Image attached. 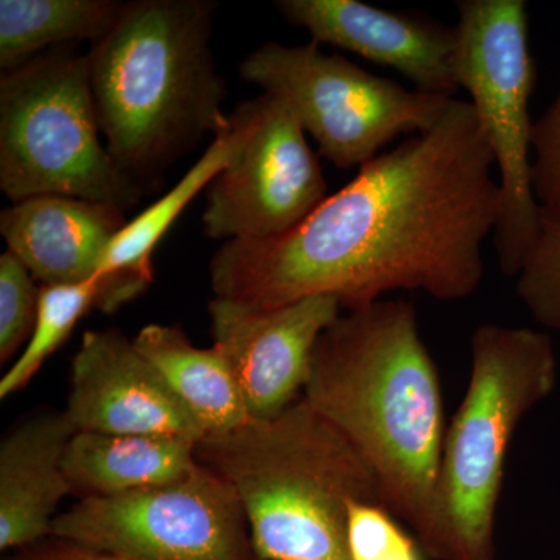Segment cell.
<instances>
[{"label":"cell","mask_w":560,"mask_h":560,"mask_svg":"<svg viewBox=\"0 0 560 560\" xmlns=\"http://www.w3.org/2000/svg\"><path fill=\"white\" fill-rule=\"evenodd\" d=\"M349 544L353 560H422L418 540L381 504H350Z\"/></svg>","instance_id":"603a6c76"},{"label":"cell","mask_w":560,"mask_h":560,"mask_svg":"<svg viewBox=\"0 0 560 560\" xmlns=\"http://www.w3.org/2000/svg\"><path fill=\"white\" fill-rule=\"evenodd\" d=\"M40 287L10 250L0 256V363L27 346L38 318Z\"/></svg>","instance_id":"7402d4cb"},{"label":"cell","mask_w":560,"mask_h":560,"mask_svg":"<svg viewBox=\"0 0 560 560\" xmlns=\"http://www.w3.org/2000/svg\"><path fill=\"white\" fill-rule=\"evenodd\" d=\"M198 442L172 434L77 431L66 451V478L79 500L168 485L197 469Z\"/></svg>","instance_id":"2e32d148"},{"label":"cell","mask_w":560,"mask_h":560,"mask_svg":"<svg viewBox=\"0 0 560 560\" xmlns=\"http://www.w3.org/2000/svg\"><path fill=\"white\" fill-rule=\"evenodd\" d=\"M103 279L79 285H40L38 318L27 346L0 381V399L24 389L51 353L65 345L77 323L101 301Z\"/></svg>","instance_id":"ffe728a7"},{"label":"cell","mask_w":560,"mask_h":560,"mask_svg":"<svg viewBox=\"0 0 560 560\" xmlns=\"http://www.w3.org/2000/svg\"><path fill=\"white\" fill-rule=\"evenodd\" d=\"M470 349L469 385L445 430L429 530L419 544L433 560H495L512 438L558 383L547 331L482 324Z\"/></svg>","instance_id":"5b68a950"},{"label":"cell","mask_w":560,"mask_h":560,"mask_svg":"<svg viewBox=\"0 0 560 560\" xmlns=\"http://www.w3.org/2000/svg\"><path fill=\"white\" fill-rule=\"evenodd\" d=\"M62 411L75 431L86 433L202 438L197 420L160 371L119 329L84 334L70 366Z\"/></svg>","instance_id":"7c38bea8"},{"label":"cell","mask_w":560,"mask_h":560,"mask_svg":"<svg viewBox=\"0 0 560 560\" xmlns=\"http://www.w3.org/2000/svg\"><path fill=\"white\" fill-rule=\"evenodd\" d=\"M230 120V130L213 138L208 150L176 186L136 219L128 221L110 242L98 271V278L105 279L101 302L103 313L119 311L121 305L145 293L153 283L151 257L154 249L183 210L202 189L210 186L238 149L242 127L232 114Z\"/></svg>","instance_id":"e0dca14e"},{"label":"cell","mask_w":560,"mask_h":560,"mask_svg":"<svg viewBox=\"0 0 560 560\" xmlns=\"http://www.w3.org/2000/svg\"><path fill=\"white\" fill-rule=\"evenodd\" d=\"M9 560H125L113 558V556L102 555L86 550V548L77 547V545L68 544L49 537V539L39 541L33 547L20 550L18 555Z\"/></svg>","instance_id":"d4e9b609"},{"label":"cell","mask_w":560,"mask_h":560,"mask_svg":"<svg viewBox=\"0 0 560 560\" xmlns=\"http://www.w3.org/2000/svg\"><path fill=\"white\" fill-rule=\"evenodd\" d=\"M117 0H0V68L10 70L43 51L101 39L119 20Z\"/></svg>","instance_id":"d6986e66"},{"label":"cell","mask_w":560,"mask_h":560,"mask_svg":"<svg viewBox=\"0 0 560 560\" xmlns=\"http://www.w3.org/2000/svg\"><path fill=\"white\" fill-rule=\"evenodd\" d=\"M77 431L65 411L21 420L0 442V550L49 539L61 501L72 495L65 456Z\"/></svg>","instance_id":"9a60e30c"},{"label":"cell","mask_w":560,"mask_h":560,"mask_svg":"<svg viewBox=\"0 0 560 560\" xmlns=\"http://www.w3.org/2000/svg\"><path fill=\"white\" fill-rule=\"evenodd\" d=\"M197 460L237 493L260 560H353L350 504L385 508L366 460L304 397L276 418L202 436Z\"/></svg>","instance_id":"277c9868"},{"label":"cell","mask_w":560,"mask_h":560,"mask_svg":"<svg viewBox=\"0 0 560 560\" xmlns=\"http://www.w3.org/2000/svg\"><path fill=\"white\" fill-rule=\"evenodd\" d=\"M334 296L254 308L213 298V346L230 363L249 419H271L301 399L320 335L341 315Z\"/></svg>","instance_id":"8fae6325"},{"label":"cell","mask_w":560,"mask_h":560,"mask_svg":"<svg viewBox=\"0 0 560 560\" xmlns=\"http://www.w3.org/2000/svg\"><path fill=\"white\" fill-rule=\"evenodd\" d=\"M241 77L289 106L319 154L341 171L360 168L404 135L440 121L455 97L410 91L326 54L318 44L267 43L242 61Z\"/></svg>","instance_id":"ba28073f"},{"label":"cell","mask_w":560,"mask_h":560,"mask_svg":"<svg viewBox=\"0 0 560 560\" xmlns=\"http://www.w3.org/2000/svg\"><path fill=\"white\" fill-rule=\"evenodd\" d=\"M493 168L474 106L452 98L433 128L364 164L287 234L224 242L209 265L213 293L264 311L334 296L352 312L397 290L466 300L501 217Z\"/></svg>","instance_id":"6da1fadb"},{"label":"cell","mask_w":560,"mask_h":560,"mask_svg":"<svg viewBox=\"0 0 560 560\" xmlns=\"http://www.w3.org/2000/svg\"><path fill=\"white\" fill-rule=\"evenodd\" d=\"M127 223L114 206L44 195L3 209L0 234L40 285H79L98 278L110 242Z\"/></svg>","instance_id":"5bb4252c"},{"label":"cell","mask_w":560,"mask_h":560,"mask_svg":"<svg viewBox=\"0 0 560 560\" xmlns=\"http://www.w3.org/2000/svg\"><path fill=\"white\" fill-rule=\"evenodd\" d=\"M242 139L208 187L202 231L215 241L287 234L326 200L318 156L289 106L270 94L238 103Z\"/></svg>","instance_id":"30bf717a"},{"label":"cell","mask_w":560,"mask_h":560,"mask_svg":"<svg viewBox=\"0 0 560 560\" xmlns=\"http://www.w3.org/2000/svg\"><path fill=\"white\" fill-rule=\"evenodd\" d=\"M533 184L541 219L560 220V90L534 120Z\"/></svg>","instance_id":"cb8c5ba5"},{"label":"cell","mask_w":560,"mask_h":560,"mask_svg":"<svg viewBox=\"0 0 560 560\" xmlns=\"http://www.w3.org/2000/svg\"><path fill=\"white\" fill-rule=\"evenodd\" d=\"M132 341L197 420L202 436L248 422L237 378L219 348H197L180 327L162 324L142 327Z\"/></svg>","instance_id":"ac0fdd59"},{"label":"cell","mask_w":560,"mask_h":560,"mask_svg":"<svg viewBox=\"0 0 560 560\" xmlns=\"http://www.w3.org/2000/svg\"><path fill=\"white\" fill-rule=\"evenodd\" d=\"M90 60L75 47L43 51L0 77V189L11 202L44 195L121 210L145 190L101 139Z\"/></svg>","instance_id":"8992f818"},{"label":"cell","mask_w":560,"mask_h":560,"mask_svg":"<svg viewBox=\"0 0 560 560\" xmlns=\"http://www.w3.org/2000/svg\"><path fill=\"white\" fill-rule=\"evenodd\" d=\"M287 22L375 65L397 70L416 91L453 97L456 28L419 14L399 13L360 0H278Z\"/></svg>","instance_id":"4fadbf2b"},{"label":"cell","mask_w":560,"mask_h":560,"mask_svg":"<svg viewBox=\"0 0 560 560\" xmlns=\"http://www.w3.org/2000/svg\"><path fill=\"white\" fill-rule=\"evenodd\" d=\"M50 537L125 560H260L237 493L200 463L168 485L81 499Z\"/></svg>","instance_id":"9c48e42d"},{"label":"cell","mask_w":560,"mask_h":560,"mask_svg":"<svg viewBox=\"0 0 560 560\" xmlns=\"http://www.w3.org/2000/svg\"><path fill=\"white\" fill-rule=\"evenodd\" d=\"M217 3L135 0L92 43V97L106 149L143 190L206 135L230 130L210 49Z\"/></svg>","instance_id":"3957f363"},{"label":"cell","mask_w":560,"mask_h":560,"mask_svg":"<svg viewBox=\"0 0 560 560\" xmlns=\"http://www.w3.org/2000/svg\"><path fill=\"white\" fill-rule=\"evenodd\" d=\"M455 75L477 113L500 173L501 217L493 232L500 270L517 278L541 226L533 184L529 102L536 65L523 0H459Z\"/></svg>","instance_id":"52a82bcc"},{"label":"cell","mask_w":560,"mask_h":560,"mask_svg":"<svg viewBox=\"0 0 560 560\" xmlns=\"http://www.w3.org/2000/svg\"><path fill=\"white\" fill-rule=\"evenodd\" d=\"M517 296L545 329L560 334V220H544L518 272Z\"/></svg>","instance_id":"44dd1931"},{"label":"cell","mask_w":560,"mask_h":560,"mask_svg":"<svg viewBox=\"0 0 560 560\" xmlns=\"http://www.w3.org/2000/svg\"><path fill=\"white\" fill-rule=\"evenodd\" d=\"M302 397L366 460L386 510L420 544L447 429L415 305L382 300L340 315L316 342Z\"/></svg>","instance_id":"7a4b0ae2"}]
</instances>
